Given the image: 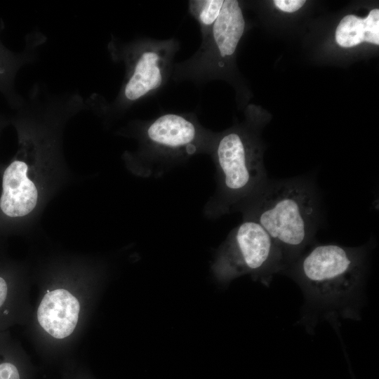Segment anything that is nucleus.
Instances as JSON below:
<instances>
[{"instance_id":"10","label":"nucleus","mask_w":379,"mask_h":379,"mask_svg":"<svg viewBox=\"0 0 379 379\" xmlns=\"http://www.w3.org/2000/svg\"><path fill=\"white\" fill-rule=\"evenodd\" d=\"M27 171L25 161L15 160L4 171L0 208L9 217L25 216L36 206L38 193Z\"/></svg>"},{"instance_id":"15","label":"nucleus","mask_w":379,"mask_h":379,"mask_svg":"<svg viewBox=\"0 0 379 379\" xmlns=\"http://www.w3.org/2000/svg\"><path fill=\"white\" fill-rule=\"evenodd\" d=\"M9 286L4 278L0 277V310L6 304L9 297Z\"/></svg>"},{"instance_id":"3","label":"nucleus","mask_w":379,"mask_h":379,"mask_svg":"<svg viewBox=\"0 0 379 379\" xmlns=\"http://www.w3.org/2000/svg\"><path fill=\"white\" fill-rule=\"evenodd\" d=\"M180 48V41L174 37L142 36L125 41L112 35L107 49L111 60L124 67L122 84L112 101L97 93L91 95L87 98L88 110L104 119H114L158 94L171 79Z\"/></svg>"},{"instance_id":"14","label":"nucleus","mask_w":379,"mask_h":379,"mask_svg":"<svg viewBox=\"0 0 379 379\" xmlns=\"http://www.w3.org/2000/svg\"><path fill=\"white\" fill-rule=\"evenodd\" d=\"M0 379H20L17 367L11 362L1 363Z\"/></svg>"},{"instance_id":"8","label":"nucleus","mask_w":379,"mask_h":379,"mask_svg":"<svg viewBox=\"0 0 379 379\" xmlns=\"http://www.w3.org/2000/svg\"><path fill=\"white\" fill-rule=\"evenodd\" d=\"M3 29L4 23L0 20V93L10 107L16 110L24 101V97L16 90L18 74L23 67L36 61L39 49L47 38L40 31L30 32L26 35L22 50L13 51L1 40Z\"/></svg>"},{"instance_id":"7","label":"nucleus","mask_w":379,"mask_h":379,"mask_svg":"<svg viewBox=\"0 0 379 379\" xmlns=\"http://www.w3.org/2000/svg\"><path fill=\"white\" fill-rule=\"evenodd\" d=\"M286 269L282 253L269 234L248 220H243L230 232L215 264L216 273L223 279L251 274L267 284Z\"/></svg>"},{"instance_id":"6","label":"nucleus","mask_w":379,"mask_h":379,"mask_svg":"<svg viewBox=\"0 0 379 379\" xmlns=\"http://www.w3.org/2000/svg\"><path fill=\"white\" fill-rule=\"evenodd\" d=\"M245 29L246 21L239 2L225 0L213 27L201 39L197 51L190 58L174 63L171 80L202 86L229 77Z\"/></svg>"},{"instance_id":"4","label":"nucleus","mask_w":379,"mask_h":379,"mask_svg":"<svg viewBox=\"0 0 379 379\" xmlns=\"http://www.w3.org/2000/svg\"><path fill=\"white\" fill-rule=\"evenodd\" d=\"M247 115L246 123L218 133L213 143L218 187L207 204L210 216L239 211L269 180L254 118Z\"/></svg>"},{"instance_id":"11","label":"nucleus","mask_w":379,"mask_h":379,"mask_svg":"<svg viewBox=\"0 0 379 379\" xmlns=\"http://www.w3.org/2000/svg\"><path fill=\"white\" fill-rule=\"evenodd\" d=\"M336 43L351 48L363 42L379 45V9L373 8L366 18L353 14L344 16L335 32Z\"/></svg>"},{"instance_id":"5","label":"nucleus","mask_w":379,"mask_h":379,"mask_svg":"<svg viewBox=\"0 0 379 379\" xmlns=\"http://www.w3.org/2000/svg\"><path fill=\"white\" fill-rule=\"evenodd\" d=\"M139 154L149 173L162 171L192 157L210 154L218 133L202 126L194 112H168L131 124Z\"/></svg>"},{"instance_id":"12","label":"nucleus","mask_w":379,"mask_h":379,"mask_svg":"<svg viewBox=\"0 0 379 379\" xmlns=\"http://www.w3.org/2000/svg\"><path fill=\"white\" fill-rule=\"evenodd\" d=\"M223 3L224 0L188 1V12L199 26L201 39L210 33Z\"/></svg>"},{"instance_id":"13","label":"nucleus","mask_w":379,"mask_h":379,"mask_svg":"<svg viewBox=\"0 0 379 379\" xmlns=\"http://www.w3.org/2000/svg\"><path fill=\"white\" fill-rule=\"evenodd\" d=\"M305 0H275L274 6L286 13H293L299 10L305 4Z\"/></svg>"},{"instance_id":"9","label":"nucleus","mask_w":379,"mask_h":379,"mask_svg":"<svg viewBox=\"0 0 379 379\" xmlns=\"http://www.w3.org/2000/svg\"><path fill=\"white\" fill-rule=\"evenodd\" d=\"M81 310L78 298L65 288L48 291L41 299L36 317L40 326L56 339H64L74 331Z\"/></svg>"},{"instance_id":"2","label":"nucleus","mask_w":379,"mask_h":379,"mask_svg":"<svg viewBox=\"0 0 379 379\" xmlns=\"http://www.w3.org/2000/svg\"><path fill=\"white\" fill-rule=\"evenodd\" d=\"M369 248L368 244L315 245L284 272L297 281L309 302L331 315L353 318L367 272Z\"/></svg>"},{"instance_id":"1","label":"nucleus","mask_w":379,"mask_h":379,"mask_svg":"<svg viewBox=\"0 0 379 379\" xmlns=\"http://www.w3.org/2000/svg\"><path fill=\"white\" fill-rule=\"evenodd\" d=\"M239 211L243 220H253L265 230L281 251L286 268L313 243L322 218L316 184L300 176L269 178Z\"/></svg>"}]
</instances>
